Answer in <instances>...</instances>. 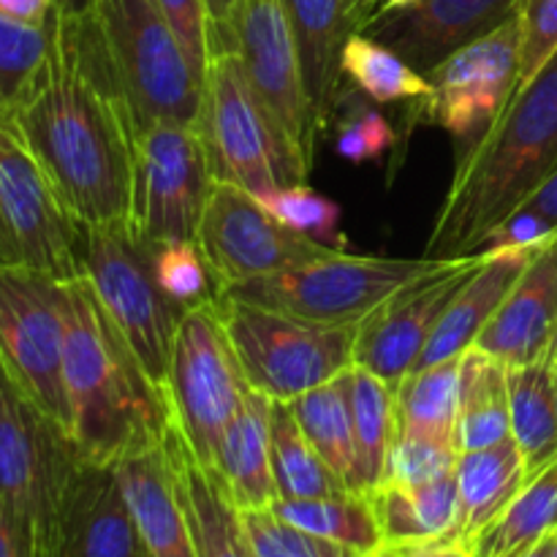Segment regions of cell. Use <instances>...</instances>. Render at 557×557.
<instances>
[{"label": "cell", "mask_w": 557, "mask_h": 557, "mask_svg": "<svg viewBox=\"0 0 557 557\" xmlns=\"http://www.w3.org/2000/svg\"><path fill=\"white\" fill-rule=\"evenodd\" d=\"M362 557H370V555H362Z\"/></svg>", "instance_id": "94428289"}, {"label": "cell", "mask_w": 557, "mask_h": 557, "mask_svg": "<svg viewBox=\"0 0 557 557\" xmlns=\"http://www.w3.org/2000/svg\"><path fill=\"white\" fill-rule=\"evenodd\" d=\"M79 462L69 430L0 362V504L27 531L33 557H52L60 509Z\"/></svg>", "instance_id": "8992f818"}, {"label": "cell", "mask_w": 557, "mask_h": 557, "mask_svg": "<svg viewBox=\"0 0 557 557\" xmlns=\"http://www.w3.org/2000/svg\"><path fill=\"white\" fill-rule=\"evenodd\" d=\"M555 400H557V370H555Z\"/></svg>", "instance_id": "91938a15"}, {"label": "cell", "mask_w": 557, "mask_h": 557, "mask_svg": "<svg viewBox=\"0 0 557 557\" xmlns=\"http://www.w3.org/2000/svg\"><path fill=\"white\" fill-rule=\"evenodd\" d=\"M5 117L82 228L131 226L139 134L90 11H54L41 76Z\"/></svg>", "instance_id": "6da1fadb"}, {"label": "cell", "mask_w": 557, "mask_h": 557, "mask_svg": "<svg viewBox=\"0 0 557 557\" xmlns=\"http://www.w3.org/2000/svg\"><path fill=\"white\" fill-rule=\"evenodd\" d=\"M384 547L408 549L433 542H460L457 471L419 487L384 482L368 493Z\"/></svg>", "instance_id": "d4e9b609"}, {"label": "cell", "mask_w": 557, "mask_h": 557, "mask_svg": "<svg viewBox=\"0 0 557 557\" xmlns=\"http://www.w3.org/2000/svg\"><path fill=\"white\" fill-rule=\"evenodd\" d=\"M234 3H237V0H207V9H210L212 27L226 25L228 14H232V9H234Z\"/></svg>", "instance_id": "f907efd6"}, {"label": "cell", "mask_w": 557, "mask_h": 557, "mask_svg": "<svg viewBox=\"0 0 557 557\" xmlns=\"http://www.w3.org/2000/svg\"><path fill=\"white\" fill-rule=\"evenodd\" d=\"M451 259H389V256H335L294 267L223 294L315 321L326 326L362 324L373 310L411 283L444 270Z\"/></svg>", "instance_id": "ba28073f"}, {"label": "cell", "mask_w": 557, "mask_h": 557, "mask_svg": "<svg viewBox=\"0 0 557 557\" xmlns=\"http://www.w3.org/2000/svg\"><path fill=\"white\" fill-rule=\"evenodd\" d=\"M120 487L150 557H196L194 536L169 473L163 444L114 462Z\"/></svg>", "instance_id": "603a6c76"}, {"label": "cell", "mask_w": 557, "mask_h": 557, "mask_svg": "<svg viewBox=\"0 0 557 557\" xmlns=\"http://www.w3.org/2000/svg\"><path fill=\"white\" fill-rule=\"evenodd\" d=\"M87 0H58L54 11H65V14H74V11H85Z\"/></svg>", "instance_id": "11a10c76"}, {"label": "cell", "mask_w": 557, "mask_h": 557, "mask_svg": "<svg viewBox=\"0 0 557 557\" xmlns=\"http://www.w3.org/2000/svg\"><path fill=\"white\" fill-rule=\"evenodd\" d=\"M460 359L411 370L395 386L397 433L457 444Z\"/></svg>", "instance_id": "d6a6232c"}, {"label": "cell", "mask_w": 557, "mask_h": 557, "mask_svg": "<svg viewBox=\"0 0 557 557\" xmlns=\"http://www.w3.org/2000/svg\"><path fill=\"white\" fill-rule=\"evenodd\" d=\"M253 557H362L343 544L313 536L272 509H239Z\"/></svg>", "instance_id": "60d3db41"}, {"label": "cell", "mask_w": 557, "mask_h": 557, "mask_svg": "<svg viewBox=\"0 0 557 557\" xmlns=\"http://www.w3.org/2000/svg\"><path fill=\"white\" fill-rule=\"evenodd\" d=\"M52 47V20L47 25H25L0 16V114L25 101Z\"/></svg>", "instance_id": "8d00e7d4"}, {"label": "cell", "mask_w": 557, "mask_h": 557, "mask_svg": "<svg viewBox=\"0 0 557 557\" xmlns=\"http://www.w3.org/2000/svg\"><path fill=\"white\" fill-rule=\"evenodd\" d=\"M553 557H557V525H555V531H553Z\"/></svg>", "instance_id": "680465c9"}, {"label": "cell", "mask_w": 557, "mask_h": 557, "mask_svg": "<svg viewBox=\"0 0 557 557\" xmlns=\"http://www.w3.org/2000/svg\"><path fill=\"white\" fill-rule=\"evenodd\" d=\"M58 0H0V16L25 25H47Z\"/></svg>", "instance_id": "bcb514c9"}, {"label": "cell", "mask_w": 557, "mask_h": 557, "mask_svg": "<svg viewBox=\"0 0 557 557\" xmlns=\"http://www.w3.org/2000/svg\"><path fill=\"white\" fill-rule=\"evenodd\" d=\"M161 444L174 490L188 517L196 557H253L239 506L215 468L201 466L174 422H169Z\"/></svg>", "instance_id": "44dd1931"}, {"label": "cell", "mask_w": 557, "mask_h": 557, "mask_svg": "<svg viewBox=\"0 0 557 557\" xmlns=\"http://www.w3.org/2000/svg\"><path fill=\"white\" fill-rule=\"evenodd\" d=\"M152 3L158 5V11L174 27L196 71L205 76L212 49V20L207 0H152Z\"/></svg>", "instance_id": "f6af8a7d"}, {"label": "cell", "mask_w": 557, "mask_h": 557, "mask_svg": "<svg viewBox=\"0 0 557 557\" xmlns=\"http://www.w3.org/2000/svg\"><path fill=\"white\" fill-rule=\"evenodd\" d=\"M0 261H20L14 239H11L9 228H5V223H3V215H0Z\"/></svg>", "instance_id": "816d5d0a"}, {"label": "cell", "mask_w": 557, "mask_h": 557, "mask_svg": "<svg viewBox=\"0 0 557 557\" xmlns=\"http://www.w3.org/2000/svg\"><path fill=\"white\" fill-rule=\"evenodd\" d=\"M341 76L373 103L428 101L433 85L403 54L364 33H351L341 54Z\"/></svg>", "instance_id": "836d02e7"}, {"label": "cell", "mask_w": 557, "mask_h": 557, "mask_svg": "<svg viewBox=\"0 0 557 557\" xmlns=\"http://www.w3.org/2000/svg\"><path fill=\"white\" fill-rule=\"evenodd\" d=\"M555 169L557 52L528 85L517 87L498 120L460 152L424 256L457 259L479 253L490 234L520 210Z\"/></svg>", "instance_id": "7a4b0ae2"}, {"label": "cell", "mask_w": 557, "mask_h": 557, "mask_svg": "<svg viewBox=\"0 0 557 557\" xmlns=\"http://www.w3.org/2000/svg\"><path fill=\"white\" fill-rule=\"evenodd\" d=\"M218 292L335 256L341 248L292 232L239 185L215 183L196 232Z\"/></svg>", "instance_id": "5bb4252c"}, {"label": "cell", "mask_w": 557, "mask_h": 557, "mask_svg": "<svg viewBox=\"0 0 557 557\" xmlns=\"http://www.w3.org/2000/svg\"><path fill=\"white\" fill-rule=\"evenodd\" d=\"M215 473L239 509H270L277 500L272 476V400L250 389L218 444Z\"/></svg>", "instance_id": "cb8c5ba5"}, {"label": "cell", "mask_w": 557, "mask_h": 557, "mask_svg": "<svg viewBox=\"0 0 557 557\" xmlns=\"http://www.w3.org/2000/svg\"><path fill=\"white\" fill-rule=\"evenodd\" d=\"M0 557H33V542L25 528L0 504Z\"/></svg>", "instance_id": "7dc6e473"}, {"label": "cell", "mask_w": 557, "mask_h": 557, "mask_svg": "<svg viewBox=\"0 0 557 557\" xmlns=\"http://www.w3.org/2000/svg\"><path fill=\"white\" fill-rule=\"evenodd\" d=\"M69 433L87 462L114 466L163 441L172 413L85 275L63 281Z\"/></svg>", "instance_id": "3957f363"}, {"label": "cell", "mask_w": 557, "mask_h": 557, "mask_svg": "<svg viewBox=\"0 0 557 557\" xmlns=\"http://www.w3.org/2000/svg\"><path fill=\"white\" fill-rule=\"evenodd\" d=\"M482 253L457 256L444 270L411 283L359 324L354 364L370 370L395 389L422 357L435 326L468 277L482 264Z\"/></svg>", "instance_id": "e0dca14e"}, {"label": "cell", "mask_w": 557, "mask_h": 557, "mask_svg": "<svg viewBox=\"0 0 557 557\" xmlns=\"http://www.w3.org/2000/svg\"><path fill=\"white\" fill-rule=\"evenodd\" d=\"M0 215L22 264L58 281L82 275V226L5 114H0Z\"/></svg>", "instance_id": "9a60e30c"}, {"label": "cell", "mask_w": 557, "mask_h": 557, "mask_svg": "<svg viewBox=\"0 0 557 557\" xmlns=\"http://www.w3.org/2000/svg\"><path fill=\"white\" fill-rule=\"evenodd\" d=\"M305 438L351 493L359 490L357 433L351 408V370L288 403Z\"/></svg>", "instance_id": "83f0119b"}, {"label": "cell", "mask_w": 557, "mask_h": 557, "mask_svg": "<svg viewBox=\"0 0 557 557\" xmlns=\"http://www.w3.org/2000/svg\"><path fill=\"white\" fill-rule=\"evenodd\" d=\"M460 449L451 441L397 433L386 457L384 482L400 487H419L457 471Z\"/></svg>", "instance_id": "b9f144b4"}, {"label": "cell", "mask_w": 557, "mask_h": 557, "mask_svg": "<svg viewBox=\"0 0 557 557\" xmlns=\"http://www.w3.org/2000/svg\"><path fill=\"white\" fill-rule=\"evenodd\" d=\"M433 85L424 107L430 125L455 139H476L504 112L520 79V16L455 49L428 71Z\"/></svg>", "instance_id": "2e32d148"}, {"label": "cell", "mask_w": 557, "mask_h": 557, "mask_svg": "<svg viewBox=\"0 0 557 557\" xmlns=\"http://www.w3.org/2000/svg\"><path fill=\"white\" fill-rule=\"evenodd\" d=\"M335 147L351 163L379 161L395 147V128L379 109L354 107L337 125Z\"/></svg>", "instance_id": "ee69618b"}, {"label": "cell", "mask_w": 557, "mask_h": 557, "mask_svg": "<svg viewBox=\"0 0 557 557\" xmlns=\"http://www.w3.org/2000/svg\"><path fill=\"white\" fill-rule=\"evenodd\" d=\"M544 250V248H539ZM539 250H517V253H482V264L473 270L466 286L457 292L451 305L446 308L444 319L435 326L433 337L424 346L417 368H433V364L460 359L468 348L476 343L484 326L495 315V310L509 297L511 286L520 281L525 267L536 259Z\"/></svg>", "instance_id": "7402d4cb"}, {"label": "cell", "mask_w": 557, "mask_h": 557, "mask_svg": "<svg viewBox=\"0 0 557 557\" xmlns=\"http://www.w3.org/2000/svg\"><path fill=\"white\" fill-rule=\"evenodd\" d=\"M52 557H150L117 468L82 460L65 493Z\"/></svg>", "instance_id": "d6986e66"}, {"label": "cell", "mask_w": 557, "mask_h": 557, "mask_svg": "<svg viewBox=\"0 0 557 557\" xmlns=\"http://www.w3.org/2000/svg\"><path fill=\"white\" fill-rule=\"evenodd\" d=\"M549 357H553V368L557 370V332H555V341H553V354H549Z\"/></svg>", "instance_id": "6f0895ef"}, {"label": "cell", "mask_w": 557, "mask_h": 557, "mask_svg": "<svg viewBox=\"0 0 557 557\" xmlns=\"http://www.w3.org/2000/svg\"><path fill=\"white\" fill-rule=\"evenodd\" d=\"M506 438H511L509 368L471 346L460 357L457 449H487Z\"/></svg>", "instance_id": "f1b7e54d"}, {"label": "cell", "mask_w": 557, "mask_h": 557, "mask_svg": "<svg viewBox=\"0 0 557 557\" xmlns=\"http://www.w3.org/2000/svg\"><path fill=\"white\" fill-rule=\"evenodd\" d=\"M557 525V460L528 476L504 511L468 542L476 557H520Z\"/></svg>", "instance_id": "4dcf8cb0"}, {"label": "cell", "mask_w": 557, "mask_h": 557, "mask_svg": "<svg viewBox=\"0 0 557 557\" xmlns=\"http://www.w3.org/2000/svg\"><path fill=\"white\" fill-rule=\"evenodd\" d=\"M270 509L281 520L313 536L343 544L357 555H373L384 549L373 504L364 493L343 490L324 498H277Z\"/></svg>", "instance_id": "1f68e13d"}, {"label": "cell", "mask_w": 557, "mask_h": 557, "mask_svg": "<svg viewBox=\"0 0 557 557\" xmlns=\"http://www.w3.org/2000/svg\"><path fill=\"white\" fill-rule=\"evenodd\" d=\"M196 128L215 183L239 185L261 196L308 180L310 172L256 96L243 60L228 44L210 49Z\"/></svg>", "instance_id": "5b68a950"}, {"label": "cell", "mask_w": 557, "mask_h": 557, "mask_svg": "<svg viewBox=\"0 0 557 557\" xmlns=\"http://www.w3.org/2000/svg\"><path fill=\"white\" fill-rule=\"evenodd\" d=\"M557 332V239L539 250L473 346L506 368L542 362Z\"/></svg>", "instance_id": "ffe728a7"}, {"label": "cell", "mask_w": 557, "mask_h": 557, "mask_svg": "<svg viewBox=\"0 0 557 557\" xmlns=\"http://www.w3.org/2000/svg\"><path fill=\"white\" fill-rule=\"evenodd\" d=\"M215 44H228L239 54L256 96L310 172L324 125L308 96L297 36L283 0H237L226 25L212 27V47Z\"/></svg>", "instance_id": "8fae6325"}, {"label": "cell", "mask_w": 557, "mask_h": 557, "mask_svg": "<svg viewBox=\"0 0 557 557\" xmlns=\"http://www.w3.org/2000/svg\"><path fill=\"white\" fill-rule=\"evenodd\" d=\"M517 9L520 0H419L408 9L373 16L357 33L386 44L428 74L455 49L504 25Z\"/></svg>", "instance_id": "ac0fdd59"}, {"label": "cell", "mask_w": 557, "mask_h": 557, "mask_svg": "<svg viewBox=\"0 0 557 557\" xmlns=\"http://www.w3.org/2000/svg\"><path fill=\"white\" fill-rule=\"evenodd\" d=\"M351 408L357 433L359 490L364 495L384 484L386 457L397 435L395 389L370 370L351 368Z\"/></svg>", "instance_id": "e575fe53"}, {"label": "cell", "mask_w": 557, "mask_h": 557, "mask_svg": "<svg viewBox=\"0 0 557 557\" xmlns=\"http://www.w3.org/2000/svg\"><path fill=\"white\" fill-rule=\"evenodd\" d=\"M370 16H373V0H348V22L354 33L362 30Z\"/></svg>", "instance_id": "681fc988"}, {"label": "cell", "mask_w": 557, "mask_h": 557, "mask_svg": "<svg viewBox=\"0 0 557 557\" xmlns=\"http://www.w3.org/2000/svg\"><path fill=\"white\" fill-rule=\"evenodd\" d=\"M218 310L245 379L270 400L292 403L354 368L359 324H315L234 294H221Z\"/></svg>", "instance_id": "52a82bcc"}, {"label": "cell", "mask_w": 557, "mask_h": 557, "mask_svg": "<svg viewBox=\"0 0 557 557\" xmlns=\"http://www.w3.org/2000/svg\"><path fill=\"white\" fill-rule=\"evenodd\" d=\"M419 0H373V16H379V14H389V11H400V9H408V5H417ZM373 16H370V20H373ZM368 20V22H370ZM368 22H364V25H368ZM362 25V27H364Z\"/></svg>", "instance_id": "f5cc1de1"}, {"label": "cell", "mask_w": 557, "mask_h": 557, "mask_svg": "<svg viewBox=\"0 0 557 557\" xmlns=\"http://www.w3.org/2000/svg\"><path fill=\"white\" fill-rule=\"evenodd\" d=\"M256 199L267 207L272 218H277L292 232L305 234V237L315 239V243L332 245V248L343 243L341 207L332 199H326V196L315 194L305 183L275 188L270 194L256 196Z\"/></svg>", "instance_id": "ab89813d"}, {"label": "cell", "mask_w": 557, "mask_h": 557, "mask_svg": "<svg viewBox=\"0 0 557 557\" xmlns=\"http://www.w3.org/2000/svg\"><path fill=\"white\" fill-rule=\"evenodd\" d=\"M147 253H150L152 275H156L158 286L183 310L221 297L215 277H212L196 239H169V243L147 248Z\"/></svg>", "instance_id": "74e56055"}, {"label": "cell", "mask_w": 557, "mask_h": 557, "mask_svg": "<svg viewBox=\"0 0 557 557\" xmlns=\"http://www.w3.org/2000/svg\"><path fill=\"white\" fill-rule=\"evenodd\" d=\"M511 438L525 457L528 476L557 460V400L553 357L509 368Z\"/></svg>", "instance_id": "f546056e"}, {"label": "cell", "mask_w": 557, "mask_h": 557, "mask_svg": "<svg viewBox=\"0 0 557 557\" xmlns=\"http://www.w3.org/2000/svg\"><path fill=\"white\" fill-rule=\"evenodd\" d=\"M272 476L277 498H324L346 490L299 430L288 403L272 400Z\"/></svg>", "instance_id": "d590c367"}, {"label": "cell", "mask_w": 557, "mask_h": 557, "mask_svg": "<svg viewBox=\"0 0 557 557\" xmlns=\"http://www.w3.org/2000/svg\"><path fill=\"white\" fill-rule=\"evenodd\" d=\"M215 177L196 125L158 123L136 136L134 228L145 248L196 239Z\"/></svg>", "instance_id": "4fadbf2b"}, {"label": "cell", "mask_w": 557, "mask_h": 557, "mask_svg": "<svg viewBox=\"0 0 557 557\" xmlns=\"http://www.w3.org/2000/svg\"><path fill=\"white\" fill-rule=\"evenodd\" d=\"M370 557H403V553H400V549L384 547V549H379V553H373Z\"/></svg>", "instance_id": "9f6ffc18"}, {"label": "cell", "mask_w": 557, "mask_h": 557, "mask_svg": "<svg viewBox=\"0 0 557 557\" xmlns=\"http://www.w3.org/2000/svg\"><path fill=\"white\" fill-rule=\"evenodd\" d=\"M82 275L96 288L147 379L166 395L169 359L185 310L158 286L150 253L134 228H82Z\"/></svg>", "instance_id": "9c48e42d"}, {"label": "cell", "mask_w": 557, "mask_h": 557, "mask_svg": "<svg viewBox=\"0 0 557 557\" xmlns=\"http://www.w3.org/2000/svg\"><path fill=\"white\" fill-rule=\"evenodd\" d=\"M553 531H555V528H553ZM553 531H549L547 536L542 539V542L533 544L531 549H525V553H522L520 557H553Z\"/></svg>", "instance_id": "db71d44e"}, {"label": "cell", "mask_w": 557, "mask_h": 557, "mask_svg": "<svg viewBox=\"0 0 557 557\" xmlns=\"http://www.w3.org/2000/svg\"><path fill=\"white\" fill-rule=\"evenodd\" d=\"M136 134L158 123L196 125L205 76L152 0H87Z\"/></svg>", "instance_id": "277c9868"}, {"label": "cell", "mask_w": 557, "mask_h": 557, "mask_svg": "<svg viewBox=\"0 0 557 557\" xmlns=\"http://www.w3.org/2000/svg\"><path fill=\"white\" fill-rule=\"evenodd\" d=\"M528 482L525 457L515 438L476 451H460L457 487H460V542L482 533Z\"/></svg>", "instance_id": "4316f807"}, {"label": "cell", "mask_w": 557, "mask_h": 557, "mask_svg": "<svg viewBox=\"0 0 557 557\" xmlns=\"http://www.w3.org/2000/svg\"><path fill=\"white\" fill-rule=\"evenodd\" d=\"M557 239V169L539 185L536 194L511 212L493 234L482 253H517L539 250Z\"/></svg>", "instance_id": "f35d334b"}, {"label": "cell", "mask_w": 557, "mask_h": 557, "mask_svg": "<svg viewBox=\"0 0 557 557\" xmlns=\"http://www.w3.org/2000/svg\"><path fill=\"white\" fill-rule=\"evenodd\" d=\"M63 281L22 261H0V362L69 430L63 384Z\"/></svg>", "instance_id": "7c38bea8"}, {"label": "cell", "mask_w": 557, "mask_h": 557, "mask_svg": "<svg viewBox=\"0 0 557 557\" xmlns=\"http://www.w3.org/2000/svg\"><path fill=\"white\" fill-rule=\"evenodd\" d=\"M403 557H476L466 542H433L400 549Z\"/></svg>", "instance_id": "c3c4849f"}, {"label": "cell", "mask_w": 557, "mask_h": 557, "mask_svg": "<svg viewBox=\"0 0 557 557\" xmlns=\"http://www.w3.org/2000/svg\"><path fill=\"white\" fill-rule=\"evenodd\" d=\"M520 79L528 85L557 52V0H520Z\"/></svg>", "instance_id": "7bdbcfd3"}, {"label": "cell", "mask_w": 557, "mask_h": 557, "mask_svg": "<svg viewBox=\"0 0 557 557\" xmlns=\"http://www.w3.org/2000/svg\"><path fill=\"white\" fill-rule=\"evenodd\" d=\"M250 389L218 299L185 310L169 359L166 403L172 422L201 466L215 468L223 430Z\"/></svg>", "instance_id": "30bf717a"}, {"label": "cell", "mask_w": 557, "mask_h": 557, "mask_svg": "<svg viewBox=\"0 0 557 557\" xmlns=\"http://www.w3.org/2000/svg\"><path fill=\"white\" fill-rule=\"evenodd\" d=\"M297 36L305 85L321 125H326L341 92V54L351 36L348 0H283Z\"/></svg>", "instance_id": "484cf974"}]
</instances>
